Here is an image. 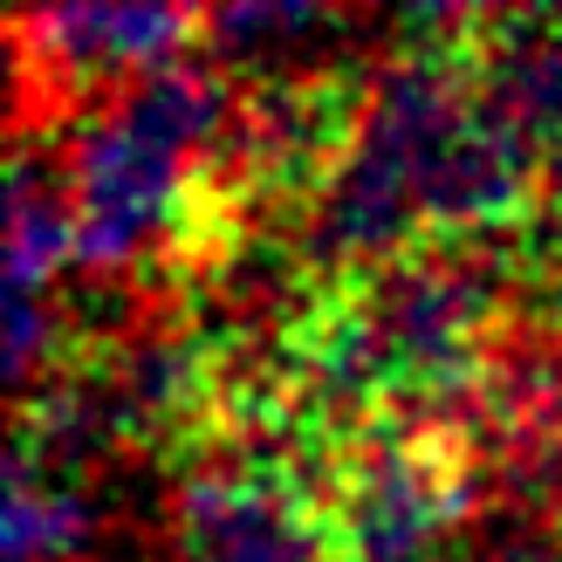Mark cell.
Segmentation results:
<instances>
[{"instance_id": "10", "label": "cell", "mask_w": 562, "mask_h": 562, "mask_svg": "<svg viewBox=\"0 0 562 562\" xmlns=\"http://www.w3.org/2000/svg\"><path fill=\"white\" fill-rule=\"evenodd\" d=\"M63 255H76V206L42 179L35 158H14L8 179V295H48Z\"/></svg>"}, {"instance_id": "1", "label": "cell", "mask_w": 562, "mask_h": 562, "mask_svg": "<svg viewBox=\"0 0 562 562\" xmlns=\"http://www.w3.org/2000/svg\"><path fill=\"white\" fill-rule=\"evenodd\" d=\"M227 124V82L200 63H165L137 76L110 117L82 131L76 151V261L90 274L124 268L158 227H172L186 165Z\"/></svg>"}, {"instance_id": "3", "label": "cell", "mask_w": 562, "mask_h": 562, "mask_svg": "<svg viewBox=\"0 0 562 562\" xmlns=\"http://www.w3.org/2000/svg\"><path fill=\"white\" fill-rule=\"evenodd\" d=\"M528 172H536L528 165V137L508 117H494L487 103H473L446 131V145L426 158V172H418V213L453 234H494L521 206Z\"/></svg>"}, {"instance_id": "8", "label": "cell", "mask_w": 562, "mask_h": 562, "mask_svg": "<svg viewBox=\"0 0 562 562\" xmlns=\"http://www.w3.org/2000/svg\"><path fill=\"white\" fill-rule=\"evenodd\" d=\"M481 103L494 117H508L528 145L555 137L562 145V14H515L487 27L481 55Z\"/></svg>"}, {"instance_id": "6", "label": "cell", "mask_w": 562, "mask_h": 562, "mask_svg": "<svg viewBox=\"0 0 562 562\" xmlns=\"http://www.w3.org/2000/svg\"><path fill=\"white\" fill-rule=\"evenodd\" d=\"M186 14L172 8H63V14H27L14 35L42 42L48 69H63L69 82H103L124 69H165L172 42L186 35Z\"/></svg>"}, {"instance_id": "14", "label": "cell", "mask_w": 562, "mask_h": 562, "mask_svg": "<svg viewBox=\"0 0 562 562\" xmlns=\"http://www.w3.org/2000/svg\"><path fill=\"white\" fill-rule=\"evenodd\" d=\"M508 562H562V549H555V542H521Z\"/></svg>"}, {"instance_id": "2", "label": "cell", "mask_w": 562, "mask_h": 562, "mask_svg": "<svg viewBox=\"0 0 562 562\" xmlns=\"http://www.w3.org/2000/svg\"><path fill=\"white\" fill-rule=\"evenodd\" d=\"M460 508V481L432 453H418L405 439H371L357 446L344 473V542L357 562H426L432 536Z\"/></svg>"}, {"instance_id": "13", "label": "cell", "mask_w": 562, "mask_h": 562, "mask_svg": "<svg viewBox=\"0 0 562 562\" xmlns=\"http://www.w3.org/2000/svg\"><path fill=\"white\" fill-rule=\"evenodd\" d=\"M542 206H549V220H562V145L542 165Z\"/></svg>"}, {"instance_id": "15", "label": "cell", "mask_w": 562, "mask_h": 562, "mask_svg": "<svg viewBox=\"0 0 562 562\" xmlns=\"http://www.w3.org/2000/svg\"><path fill=\"white\" fill-rule=\"evenodd\" d=\"M549 316H555V329H562V261H555V274H549Z\"/></svg>"}, {"instance_id": "7", "label": "cell", "mask_w": 562, "mask_h": 562, "mask_svg": "<svg viewBox=\"0 0 562 562\" xmlns=\"http://www.w3.org/2000/svg\"><path fill=\"white\" fill-rule=\"evenodd\" d=\"M336 145V97L323 82H261L247 110H234V165L255 186H295L308 179ZM329 172V165H323Z\"/></svg>"}, {"instance_id": "11", "label": "cell", "mask_w": 562, "mask_h": 562, "mask_svg": "<svg viewBox=\"0 0 562 562\" xmlns=\"http://www.w3.org/2000/svg\"><path fill=\"white\" fill-rule=\"evenodd\" d=\"M90 536V494L69 473L35 467L14 453L8 481V562H63Z\"/></svg>"}, {"instance_id": "4", "label": "cell", "mask_w": 562, "mask_h": 562, "mask_svg": "<svg viewBox=\"0 0 562 562\" xmlns=\"http://www.w3.org/2000/svg\"><path fill=\"white\" fill-rule=\"evenodd\" d=\"M186 562H316L302 515L268 473H200L179 494Z\"/></svg>"}, {"instance_id": "12", "label": "cell", "mask_w": 562, "mask_h": 562, "mask_svg": "<svg viewBox=\"0 0 562 562\" xmlns=\"http://www.w3.org/2000/svg\"><path fill=\"white\" fill-rule=\"evenodd\" d=\"M200 27L227 63H261V55L289 48L302 35H329V14H316V8H220Z\"/></svg>"}, {"instance_id": "5", "label": "cell", "mask_w": 562, "mask_h": 562, "mask_svg": "<svg viewBox=\"0 0 562 562\" xmlns=\"http://www.w3.org/2000/svg\"><path fill=\"white\" fill-rule=\"evenodd\" d=\"M412 220H418L412 172L344 145V158L323 172L316 200H308V261H371L405 240Z\"/></svg>"}, {"instance_id": "9", "label": "cell", "mask_w": 562, "mask_h": 562, "mask_svg": "<svg viewBox=\"0 0 562 562\" xmlns=\"http://www.w3.org/2000/svg\"><path fill=\"white\" fill-rule=\"evenodd\" d=\"M103 384L110 398L124 405L131 432H165L200 405L206 391V350L179 329H158V323H137L124 344H110L103 357Z\"/></svg>"}]
</instances>
